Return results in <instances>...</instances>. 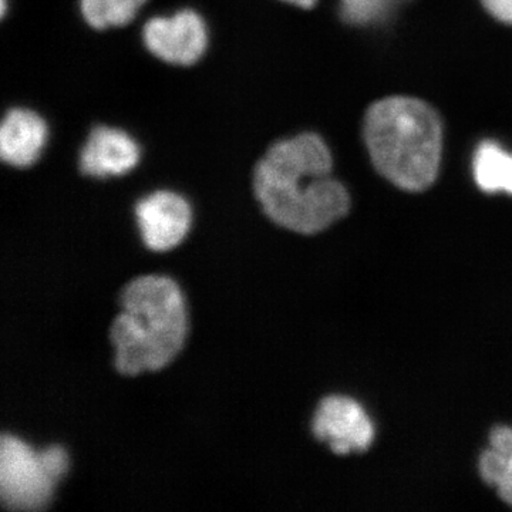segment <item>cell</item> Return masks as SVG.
<instances>
[{
  "label": "cell",
  "instance_id": "obj_9",
  "mask_svg": "<svg viewBox=\"0 0 512 512\" xmlns=\"http://www.w3.org/2000/svg\"><path fill=\"white\" fill-rule=\"evenodd\" d=\"M49 138L46 120L36 111L15 107L0 126V157L10 167L28 168L42 157Z\"/></svg>",
  "mask_w": 512,
  "mask_h": 512
},
{
  "label": "cell",
  "instance_id": "obj_14",
  "mask_svg": "<svg viewBox=\"0 0 512 512\" xmlns=\"http://www.w3.org/2000/svg\"><path fill=\"white\" fill-rule=\"evenodd\" d=\"M481 2L495 19L512 25V0H481Z\"/></svg>",
  "mask_w": 512,
  "mask_h": 512
},
{
  "label": "cell",
  "instance_id": "obj_13",
  "mask_svg": "<svg viewBox=\"0 0 512 512\" xmlns=\"http://www.w3.org/2000/svg\"><path fill=\"white\" fill-rule=\"evenodd\" d=\"M406 0H340V16L353 26L383 23Z\"/></svg>",
  "mask_w": 512,
  "mask_h": 512
},
{
  "label": "cell",
  "instance_id": "obj_1",
  "mask_svg": "<svg viewBox=\"0 0 512 512\" xmlns=\"http://www.w3.org/2000/svg\"><path fill=\"white\" fill-rule=\"evenodd\" d=\"M330 173L332 154L318 134L276 141L256 164V200L279 227L318 234L342 220L350 207L348 190Z\"/></svg>",
  "mask_w": 512,
  "mask_h": 512
},
{
  "label": "cell",
  "instance_id": "obj_2",
  "mask_svg": "<svg viewBox=\"0 0 512 512\" xmlns=\"http://www.w3.org/2000/svg\"><path fill=\"white\" fill-rule=\"evenodd\" d=\"M120 308L110 339L121 375L156 372L183 349L187 312L173 279L158 275L133 279L120 293Z\"/></svg>",
  "mask_w": 512,
  "mask_h": 512
},
{
  "label": "cell",
  "instance_id": "obj_6",
  "mask_svg": "<svg viewBox=\"0 0 512 512\" xmlns=\"http://www.w3.org/2000/svg\"><path fill=\"white\" fill-rule=\"evenodd\" d=\"M316 439L329 444L333 453H362L375 440V426L356 400L330 396L320 402L313 419Z\"/></svg>",
  "mask_w": 512,
  "mask_h": 512
},
{
  "label": "cell",
  "instance_id": "obj_8",
  "mask_svg": "<svg viewBox=\"0 0 512 512\" xmlns=\"http://www.w3.org/2000/svg\"><path fill=\"white\" fill-rule=\"evenodd\" d=\"M140 160V144L126 130L97 126L90 131L80 150L79 167L87 177L104 180L130 173Z\"/></svg>",
  "mask_w": 512,
  "mask_h": 512
},
{
  "label": "cell",
  "instance_id": "obj_10",
  "mask_svg": "<svg viewBox=\"0 0 512 512\" xmlns=\"http://www.w3.org/2000/svg\"><path fill=\"white\" fill-rule=\"evenodd\" d=\"M480 474L512 507V427L500 426L491 431L490 448L481 454Z\"/></svg>",
  "mask_w": 512,
  "mask_h": 512
},
{
  "label": "cell",
  "instance_id": "obj_11",
  "mask_svg": "<svg viewBox=\"0 0 512 512\" xmlns=\"http://www.w3.org/2000/svg\"><path fill=\"white\" fill-rule=\"evenodd\" d=\"M473 168L481 190L490 194L503 191L512 195V154L494 141H484L477 147Z\"/></svg>",
  "mask_w": 512,
  "mask_h": 512
},
{
  "label": "cell",
  "instance_id": "obj_7",
  "mask_svg": "<svg viewBox=\"0 0 512 512\" xmlns=\"http://www.w3.org/2000/svg\"><path fill=\"white\" fill-rule=\"evenodd\" d=\"M136 218L141 238L153 251L177 247L191 227L190 204L173 191H157L137 202Z\"/></svg>",
  "mask_w": 512,
  "mask_h": 512
},
{
  "label": "cell",
  "instance_id": "obj_15",
  "mask_svg": "<svg viewBox=\"0 0 512 512\" xmlns=\"http://www.w3.org/2000/svg\"><path fill=\"white\" fill-rule=\"evenodd\" d=\"M282 2L289 3V5L298 6L302 9H312L319 0H282Z\"/></svg>",
  "mask_w": 512,
  "mask_h": 512
},
{
  "label": "cell",
  "instance_id": "obj_3",
  "mask_svg": "<svg viewBox=\"0 0 512 512\" xmlns=\"http://www.w3.org/2000/svg\"><path fill=\"white\" fill-rule=\"evenodd\" d=\"M365 140L373 164L404 191L427 190L440 171L443 127L429 104L387 97L366 113Z\"/></svg>",
  "mask_w": 512,
  "mask_h": 512
},
{
  "label": "cell",
  "instance_id": "obj_4",
  "mask_svg": "<svg viewBox=\"0 0 512 512\" xmlns=\"http://www.w3.org/2000/svg\"><path fill=\"white\" fill-rule=\"evenodd\" d=\"M57 480L42 451L36 453L16 437L0 439V501L9 511L45 510Z\"/></svg>",
  "mask_w": 512,
  "mask_h": 512
},
{
  "label": "cell",
  "instance_id": "obj_12",
  "mask_svg": "<svg viewBox=\"0 0 512 512\" xmlns=\"http://www.w3.org/2000/svg\"><path fill=\"white\" fill-rule=\"evenodd\" d=\"M147 0H80V12L90 28H123L136 19Z\"/></svg>",
  "mask_w": 512,
  "mask_h": 512
},
{
  "label": "cell",
  "instance_id": "obj_5",
  "mask_svg": "<svg viewBox=\"0 0 512 512\" xmlns=\"http://www.w3.org/2000/svg\"><path fill=\"white\" fill-rule=\"evenodd\" d=\"M141 35L151 55L174 66H192L200 62L210 40L205 19L192 9L151 18Z\"/></svg>",
  "mask_w": 512,
  "mask_h": 512
}]
</instances>
